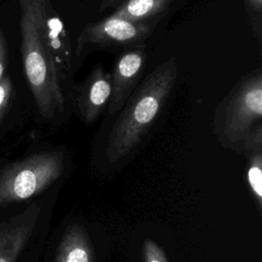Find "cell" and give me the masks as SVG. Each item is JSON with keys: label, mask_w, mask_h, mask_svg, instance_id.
I'll return each mask as SVG.
<instances>
[{"label": "cell", "mask_w": 262, "mask_h": 262, "mask_svg": "<svg viewBox=\"0 0 262 262\" xmlns=\"http://www.w3.org/2000/svg\"><path fill=\"white\" fill-rule=\"evenodd\" d=\"M152 28L110 14L99 21L87 25L81 31L76 42V56L80 57L94 48L137 45L150 35Z\"/></svg>", "instance_id": "cell-5"}, {"label": "cell", "mask_w": 262, "mask_h": 262, "mask_svg": "<svg viewBox=\"0 0 262 262\" xmlns=\"http://www.w3.org/2000/svg\"><path fill=\"white\" fill-rule=\"evenodd\" d=\"M146 63L143 48H136L123 53L115 62L112 78V93L108 100V112L121 111L129 96L137 87L139 78Z\"/></svg>", "instance_id": "cell-7"}, {"label": "cell", "mask_w": 262, "mask_h": 262, "mask_svg": "<svg viewBox=\"0 0 262 262\" xmlns=\"http://www.w3.org/2000/svg\"><path fill=\"white\" fill-rule=\"evenodd\" d=\"M61 167L58 152L38 154L6 167L0 173V207L33 196L59 175Z\"/></svg>", "instance_id": "cell-4"}, {"label": "cell", "mask_w": 262, "mask_h": 262, "mask_svg": "<svg viewBox=\"0 0 262 262\" xmlns=\"http://www.w3.org/2000/svg\"><path fill=\"white\" fill-rule=\"evenodd\" d=\"M248 179L254 192L259 198L262 195V171H261V155L258 152L252 160V165L248 171Z\"/></svg>", "instance_id": "cell-11"}, {"label": "cell", "mask_w": 262, "mask_h": 262, "mask_svg": "<svg viewBox=\"0 0 262 262\" xmlns=\"http://www.w3.org/2000/svg\"><path fill=\"white\" fill-rule=\"evenodd\" d=\"M148 262H162V261L159 258H150L148 260Z\"/></svg>", "instance_id": "cell-16"}, {"label": "cell", "mask_w": 262, "mask_h": 262, "mask_svg": "<svg viewBox=\"0 0 262 262\" xmlns=\"http://www.w3.org/2000/svg\"><path fill=\"white\" fill-rule=\"evenodd\" d=\"M111 93V74L101 64H96L73 89V103L80 119L86 124H92L108 103Z\"/></svg>", "instance_id": "cell-6"}, {"label": "cell", "mask_w": 262, "mask_h": 262, "mask_svg": "<svg viewBox=\"0 0 262 262\" xmlns=\"http://www.w3.org/2000/svg\"><path fill=\"white\" fill-rule=\"evenodd\" d=\"M43 32L60 83V80H66L72 72L73 52L67 31L52 10L50 1L47 3L43 15Z\"/></svg>", "instance_id": "cell-8"}, {"label": "cell", "mask_w": 262, "mask_h": 262, "mask_svg": "<svg viewBox=\"0 0 262 262\" xmlns=\"http://www.w3.org/2000/svg\"><path fill=\"white\" fill-rule=\"evenodd\" d=\"M64 262H88V255L84 249L75 248L68 253Z\"/></svg>", "instance_id": "cell-13"}, {"label": "cell", "mask_w": 262, "mask_h": 262, "mask_svg": "<svg viewBox=\"0 0 262 262\" xmlns=\"http://www.w3.org/2000/svg\"><path fill=\"white\" fill-rule=\"evenodd\" d=\"M29 233L23 224L2 223L0 225V262H15Z\"/></svg>", "instance_id": "cell-10"}, {"label": "cell", "mask_w": 262, "mask_h": 262, "mask_svg": "<svg viewBox=\"0 0 262 262\" xmlns=\"http://www.w3.org/2000/svg\"><path fill=\"white\" fill-rule=\"evenodd\" d=\"M245 4L251 26L256 35L260 37L262 27V0H245Z\"/></svg>", "instance_id": "cell-12"}, {"label": "cell", "mask_w": 262, "mask_h": 262, "mask_svg": "<svg viewBox=\"0 0 262 262\" xmlns=\"http://www.w3.org/2000/svg\"><path fill=\"white\" fill-rule=\"evenodd\" d=\"M5 70V54H4V44L0 37V82L3 80Z\"/></svg>", "instance_id": "cell-15"}, {"label": "cell", "mask_w": 262, "mask_h": 262, "mask_svg": "<svg viewBox=\"0 0 262 262\" xmlns=\"http://www.w3.org/2000/svg\"><path fill=\"white\" fill-rule=\"evenodd\" d=\"M49 0H20L23 60L39 112L47 119L63 113L66 98L43 32Z\"/></svg>", "instance_id": "cell-2"}, {"label": "cell", "mask_w": 262, "mask_h": 262, "mask_svg": "<svg viewBox=\"0 0 262 262\" xmlns=\"http://www.w3.org/2000/svg\"><path fill=\"white\" fill-rule=\"evenodd\" d=\"M174 0H102L100 10L112 9L114 15L132 23L154 27Z\"/></svg>", "instance_id": "cell-9"}, {"label": "cell", "mask_w": 262, "mask_h": 262, "mask_svg": "<svg viewBox=\"0 0 262 262\" xmlns=\"http://www.w3.org/2000/svg\"><path fill=\"white\" fill-rule=\"evenodd\" d=\"M262 120V73L243 78L216 106L213 131L222 144L245 145Z\"/></svg>", "instance_id": "cell-3"}, {"label": "cell", "mask_w": 262, "mask_h": 262, "mask_svg": "<svg viewBox=\"0 0 262 262\" xmlns=\"http://www.w3.org/2000/svg\"><path fill=\"white\" fill-rule=\"evenodd\" d=\"M178 73L174 57L157 66L127 99L107 138L106 155L117 161L130 152L149 130L169 97Z\"/></svg>", "instance_id": "cell-1"}, {"label": "cell", "mask_w": 262, "mask_h": 262, "mask_svg": "<svg viewBox=\"0 0 262 262\" xmlns=\"http://www.w3.org/2000/svg\"><path fill=\"white\" fill-rule=\"evenodd\" d=\"M10 93H11V84L9 80L4 81L3 79L0 82V114L2 113V111H4V106L9 99Z\"/></svg>", "instance_id": "cell-14"}]
</instances>
